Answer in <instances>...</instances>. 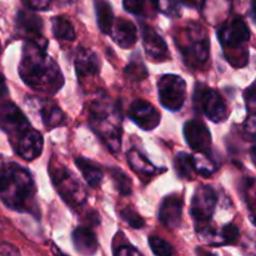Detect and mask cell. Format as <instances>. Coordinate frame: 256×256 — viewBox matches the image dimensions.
Returning <instances> with one entry per match:
<instances>
[{"instance_id":"obj_24","label":"cell","mask_w":256,"mask_h":256,"mask_svg":"<svg viewBox=\"0 0 256 256\" xmlns=\"http://www.w3.org/2000/svg\"><path fill=\"white\" fill-rule=\"evenodd\" d=\"M52 32L55 38L65 42H72L75 39V30L70 20L65 16H55L52 19Z\"/></svg>"},{"instance_id":"obj_30","label":"cell","mask_w":256,"mask_h":256,"mask_svg":"<svg viewBox=\"0 0 256 256\" xmlns=\"http://www.w3.org/2000/svg\"><path fill=\"white\" fill-rule=\"evenodd\" d=\"M152 5L168 16H176L180 14L176 0H152Z\"/></svg>"},{"instance_id":"obj_41","label":"cell","mask_w":256,"mask_h":256,"mask_svg":"<svg viewBox=\"0 0 256 256\" xmlns=\"http://www.w3.org/2000/svg\"><path fill=\"white\" fill-rule=\"evenodd\" d=\"M250 154H252V162H254V165L256 166V145H255V146L252 148V150H250Z\"/></svg>"},{"instance_id":"obj_4","label":"cell","mask_w":256,"mask_h":256,"mask_svg":"<svg viewBox=\"0 0 256 256\" xmlns=\"http://www.w3.org/2000/svg\"><path fill=\"white\" fill-rule=\"evenodd\" d=\"M49 172L55 189L68 204L72 206H80L84 204L86 200V192L72 172L60 164L50 165Z\"/></svg>"},{"instance_id":"obj_36","label":"cell","mask_w":256,"mask_h":256,"mask_svg":"<svg viewBox=\"0 0 256 256\" xmlns=\"http://www.w3.org/2000/svg\"><path fill=\"white\" fill-rule=\"evenodd\" d=\"M114 254L119 256H130L140 255V252L135 249L134 246H132V245H122V246H119V249L114 250Z\"/></svg>"},{"instance_id":"obj_13","label":"cell","mask_w":256,"mask_h":256,"mask_svg":"<svg viewBox=\"0 0 256 256\" xmlns=\"http://www.w3.org/2000/svg\"><path fill=\"white\" fill-rule=\"evenodd\" d=\"M129 118L142 129L152 130L159 125L160 114L145 100H135L129 108Z\"/></svg>"},{"instance_id":"obj_16","label":"cell","mask_w":256,"mask_h":256,"mask_svg":"<svg viewBox=\"0 0 256 256\" xmlns=\"http://www.w3.org/2000/svg\"><path fill=\"white\" fill-rule=\"evenodd\" d=\"M182 200L178 195H170L162 200L159 210V220L164 226L176 229L182 224Z\"/></svg>"},{"instance_id":"obj_34","label":"cell","mask_w":256,"mask_h":256,"mask_svg":"<svg viewBox=\"0 0 256 256\" xmlns=\"http://www.w3.org/2000/svg\"><path fill=\"white\" fill-rule=\"evenodd\" d=\"M244 98L249 112L256 116V82H254L249 89L245 90Z\"/></svg>"},{"instance_id":"obj_28","label":"cell","mask_w":256,"mask_h":256,"mask_svg":"<svg viewBox=\"0 0 256 256\" xmlns=\"http://www.w3.org/2000/svg\"><path fill=\"white\" fill-rule=\"evenodd\" d=\"M149 244H150V248H152V252H154L155 255L170 256L175 252L172 245L159 236H150Z\"/></svg>"},{"instance_id":"obj_20","label":"cell","mask_w":256,"mask_h":256,"mask_svg":"<svg viewBox=\"0 0 256 256\" xmlns=\"http://www.w3.org/2000/svg\"><path fill=\"white\" fill-rule=\"evenodd\" d=\"M40 115L48 130L54 129L65 122V114L62 110L52 100L42 99L40 100Z\"/></svg>"},{"instance_id":"obj_5","label":"cell","mask_w":256,"mask_h":256,"mask_svg":"<svg viewBox=\"0 0 256 256\" xmlns=\"http://www.w3.org/2000/svg\"><path fill=\"white\" fill-rule=\"evenodd\" d=\"M194 105L214 122H222L228 116V106L224 98L214 89L198 85L194 94Z\"/></svg>"},{"instance_id":"obj_27","label":"cell","mask_w":256,"mask_h":256,"mask_svg":"<svg viewBox=\"0 0 256 256\" xmlns=\"http://www.w3.org/2000/svg\"><path fill=\"white\" fill-rule=\"evenodd\" d=\"M110 175H112V182H114L116 190L120 194L124 195V196L132 194V180L122 169L112 168L110 169Z\"/></svg>"},{"instance_id":"obj_12","label":"cell","mask_w":256,"mask_h":256,"mask_svg":"<svg viewBox=\"0 0 256 256\" xmlns=\"http://www.w3.org/2000/svg\"><path fill=\"white\" fill-rule=\"evenodd\" d=\"M16 30L26 42H35L46 44L42 38V20L39 15L28 10H20L16 15Z\"/></svg>"},{"instance_id":"obj_3","label":"cell","mask_w":256,"mask_h":256,"mask_svg":"<svg viewBox=\"0 0 256 256\" xmlns=\"http://www.w3.org/2000/svg\"><path fill=\"white\" fill-rule=\"evenodd\" d=\"M120 114L108 102H96L90 106V124L112 152L122 145Z\"/></svg>"},{"instance_id":"obj_21","label":"cell","mask_w":256,"mask_h":256,"mask_svg":"<svg viewBox=\"0 0 256 256\" xmlns=\"http://www.w3.org/2000/svg\"><path fill=\"white\" fill-rule=\"evenodd\" d=\"M128 162L130 168L134 170L136 174L144 175V176H152L156 174L158 169L136 149H132L128 152Z\"/></svg>"},{"instance_id":"obj_15","label":"cell","mask_w":256,"mask_h":256,"mask_svg":"<svg viewBox=\"0 0 256 256\" xmlns=\"http://www.w3.org/2000/svg\"><path fill=\"white\" fill-rule=\"evenodd\" d=\"M142 36L145 52L152 59L159 60V62H164V60L169 59L170 52L169 49H168L166 42L152 26L142 24Z\"/></svg>"},{"instance_id":"obj_42","label":"cell","mask_w":256,"mask_h":256,"mask_svg":"<svg viewBox=\"0 0 256 256\" xmlns=\"http://www.w3.org/2000/svg\"><path fill=\"white\" fill-rule=\"evenodd\" d=\"M252 14L256 22V0H252Z\"/></svg>"},{"instance_id":"obj_9","label":"cell","mask_w":256,"mask_h":256,"mask_svg":"<svg viewBox=\"0 0 256 256\" xmlns=\"http://www.w3.org/2000/svg\"><path fill=\"white\" fill-rule=\"evenodd\" d=\"M218 196L209 185H202L195 192L192 200V216L198 222H206L212 219L216 206Z\"/></svg>"},{"instance_id":"obj_26","label":"cell","mask_w":256,"mask_h":256,"mask_svg":"<svg viewBox=\"0 0 256 256\" xmlns=\"http://www.w3.org/2000/svg\"><path fill=\"white\" fill-rule=\"evenodd\" d=\"M174 166L180 178L190 179L192 170H194L192 155H189L188 152H179L174 160Z\"/></svg>"},{"instance_id":"obj_7","label":"cell","mask_w":256,"mask_h":256,"mask_svg":"<svg viewBox=\"0 0 256 256\" xmlns=\"http://www.w3.org/2000/svg\"><path fill=\"white\" fill-rule=\"evenodd\" d=\"M189 26V25H188ZM188 42L182 46L186 62L192 65H202L208 62L210 54L209 39L200 25L192 24L188 28Z\"/></svg>"},{"instance_id":"obj_38","label":"cell","mask_w":256,"mask_h":256,"mask_svg":"<svg viewBox=\"0 0 256 256\" xmlns=\"http://www.w3.org/2000/svg\"><path fill=\"white\" fill-rule=\"evenodd\" d=\"M0 252L4 255H18L19 254V250L15 249L12 245H6V244H0Z\"/></svg>"},{"instance_id":"obj_23","label":"cell","mask_w":256,"mask_h":256,"mask_svg":"<svg viewBox=\"0 0 256 256\" xmlns=\"http://www.w3.org/2000/svg\"><path fill=\"white\" fill-rule=\"evenodd\" d=\"M95 5H96L95 9H96L98 26L100 32L104 34H110L114 25V12H112V6L105 2H98Z\"/></svg>"},{"instance_id":"obj_37","label":"cell","mask_w":256,"mask_h":256,"mask_svg":"<svg viewBox=\"0 0 256 256\" xmlns=\"http://www.w3.org/2000/svg\"><path fill=\"white\" fill-rule=\"evenodd\" d=\"M244 130L249 136L256 140V119H248L244 124Z\"/></svg>"},{"instance_id":"obj_19","label":"cell","mask_w":256,"mask_h":256,"mask_svg":"<svg viewBox=\"0 0 256 256\" xmlns=\"http://www.w3.org/2000/svg\"><path fill=\"white\" fill-rule=\"evenodd\" d=\"M75 69L80 76H90L99 72L100 60L90 49H80L75 56Z\"/></svg>"},{"instance_id":"obj_6","label":"cell","mask_w":256,"mask_h":256,"mask_svg":"<svg viewBox=\"0 0 256 256\" xmlns=\"http://www.w3.org/2000/svg\"><path fill=\"white\" fill-rule=\"evenodd\" d=\"M160 104L168 110L178 112L182 109L186 96V82L179 75H162L158 82Z\"/></svg>"},{"instance_id":"obj_29","label":"cell","mask_w":256,"mask_h":256,"mask_svg":"<svg viewBox=\"0 0 256 256\" xmlns=\"http://www.w3.org/2000/svg\"><path fill=\"white\" fill-rule=\"evenodd\" d=\"M125 72H126L128 78H130V79L132 80H136V82L138 80L145 79V76H146L148 74L144 62H142V59H136V58H134V59L129 62V65H128Z\"/></svg>"},{"instance_id":"obj_31","label":"cell","mask_w":256,"mask_h":256,"mask_svg":"<svg viewBox=\"0 0 256 256\" xmlns=\"http://www.w3.org/2000/svg\"><path fill=\"white\" fill-rule=\"evenodd\" d=\"M120 216L128 225H130L134 229H142L145 225V220L135 210H132V208H125L124 210H122Z\"/></svg>"},{"instance_id":"obj_40","label":"cell","mask_w":256,"mask_h":256,"mask_svg":"<svg viewBox=\"0 0 256 256\" xmlns=\"http://www.w3.org/2000/svg\"><path fill=\"white\" fill-rule=\"evenodd\" d=\"M179 4L185 5V6H190V8H194L198 4V0H176Z\"/></svg>"},{"instance_id":"obj_33","label":"cell","mask_w":256,"mask_h":256,"mask_svg":"<svg viewBox=\"0 0 256 256\" xmlns=\"http://www.w3.org/2000/svg\"><path fill=\"white\" fill-rule=\"evenodd\" d=\"M222 244H234L239 239V229L234 224H228L220 232Z\"/></svg>"},{"instance_id":"obj_32","label":"cell","mask_w":256,"mask_h":256,"mask_svg":"<svg viewBox=\"0 0 256 256\" xmlns=\"http://www.w3.org/2000/svg\"><path fill=\"white\" fill-rule=\"evenodd\" d=\"M149 4H152V0H122L124 9L134 15L145 14Z\"/></svg>"},{"instance_id":"obj_35","label":"cell","mask_w":256,"mask_h":256,"mask_svg":"<svg viewBox=\"0 0 256 256\" xmlns=\"http://www.w3.org/2000/svg\"><path fill=\"white\" fill-rule=\"evenodd\" d=\"M22 4L32 10H46L52 0H22Z\"/></svg>"},{"instance_id":"obj_25","label":"cell","mask_w":256,"mask_h":256,"mask_svg":"<svg viewBox=\"0 0 256 256\" xmlns=\"http://www.w3.org/2000/svg\"><path fill=\"white\" fill-rule=\"evenodd\" d=\"M192 164H194V170L205 176H209L218 169V165L209 156V152H198L195 156H192Z\"/></svg>"},{"instance_id":"obj_14","label":"cell","mask_w":256,"mask_h":256,"mask_svg":"<svg viewBox=\"0 0 256 256\" xmlns=\"http://www.w3.org/2000/svg\"><path fill=\"white\" fill-rule=\"evenodd\" d=\"M184 135L186 142L192 150L198 152H209L212 149L210 132L202 122L190 120L184 126Z\"/></svg>"},{"instance_id":"obj_39","label":"cell","mask_w":256,"mask_h":256,"mask_svg":"<svg viewBox=\"0 0 256 256\" xmlns=\"http://www.w3.org/2000/svg\"><path fill=\"white\" fill-rule=\"evenodd\" d=\"M8 95V86H6V80H5L4 75L0 74V99Z\"/></svg>"},{"instance_id":"obj_11","label":"cell","mask_w":256,"mask_h":256,"mask_svg":"<svg viewBox=\"0 0 256 256\" xmlns=\"http://www.w3.org/2000/svg\"><path fill=\"white\" fill-rule=\"evenodd\" d=\"M222 45L228 49H236L249 42L250 30L242 18H235L218 32Z\"/></svg>"},{"instance_id":"obj_43","label":"cell","mask_w":256,"mask_h":256,"mask_svg":"<svg viewBox=\"0 0 256 256\" xmlns=\"http://www.w3.org/2000/svg\"><path fill=\"white\" fill-rule=\"evenodd\" d=\"M252 216H254V222L256 224V214H255V215H252Z\"/></svg>"},{"instance_id":"obj_2","label":"cell","mask_w":256,"mask_h":256,"mask_svg":"<svg viewBox=\"0 0 256 256\" xmlns=\"http://www.w3.org/2000/svg\"><path fill=\"white\" fill-rule=\"evenodd\" d=\"M35 192L32 174L25 168L15 162L0 165V200L9 209L32 212Z\"/></svg>"},{"instance_id":"obj_18","label":"cell","mask_w":256,"mask_h":256,"mask_svg":"<svg viewBox=\"0 0 256 256\" xmlns=\"http://www.w3.org/2000/svg\"><path fill=\"white\" fill-rule=\"evenodd\" d=\"M72 244L79 254L92 255L98 250V242L94 232L85 226H79L72 232Z\"/></svg>"},{"instance_id":"obj_10","label":"cell","mask_w":256,"mask_h":256,"mask_svg":"<svg viewBox=\"0 0 256 256\" xmlns=\"http://www.w3.org/2000/svg\"><path fill=\"white\" fill-rule=\"evenodd\" d=\"M30 122L24 112L12 102L0 104V129L10 136L29 129Z\"/></svg>"},{"instance_id":"obj_17","label":"cell","mask_w":256,"mask_h":256,"mask_svg":"<svg viewBox=\"0 0 256 256\" xmlns=\"http://www.w3.org/2000/svg\"><path fill=\"white\" fill-rule=\"evenodd\" d=\"M110 34H112L114 42L124 49L132 48L138 39L136 26L132 22L124 19H119L118 22H115Z\"/></svg>"},{"instance_id":"obj_22","label":"cell","mask_w":256,"mask_h":256,"mask_svg":"<svg viewBox=\"0 0 256 256\" xmlns=\"http://www.w3.org/2000/svg\"><path fill=\"white\" fill-rule=\"evenodd\" d=\"M75 164L79 168L82 176H84L85 182H86L90 186H99L100 182H102V176H104V174H102V172L100 170V168L92 165V162H88L84 158H76V159H75Z\"/></svg>"},{"instance_id":"obj_1","label":"cell","mask_w":256,"mask_h":256,"mask_svg":"<svg viewBox=\"0 0 256 256\" xmlns=\"http://www.w3.org/2000/svg\"><path fill=\"white\" fill-rule=\"evenodd\" d=\"M19 75L28 86L49 94H55L64 84L59 66L46 54V44L42 42H25L19 64Z\"/></svg>"},{"instance_id":"obj_8","label":"cell","mask_w":256,"mask_h":256,"mask_svg":"<svg viewBox=\"0 0 256 256\" xmlns=\"http://www.w3.org/2000/svg\"><path fill=\"white\" fill-rule=\"evenodd\" d=\"M12 145L20 158L26 162H32L42 154L44 140L39 132L29 128L12 136Z\"/></svg>"}]
</instances>
